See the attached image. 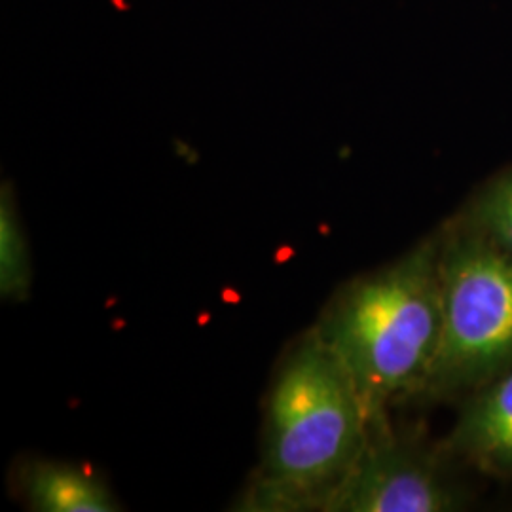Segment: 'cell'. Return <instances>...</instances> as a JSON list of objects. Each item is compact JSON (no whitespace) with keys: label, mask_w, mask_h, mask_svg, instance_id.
<instances>
[{"label":"cell","mask_w":512,"mask_h":512,"mask_svg":"<svg viewBox=\"0 0 512 512\" xmlns=\"http://www.w3.org/2000/svg\"><path fill=\"white\" fill-rule=\"evenodd\" d=\"M446 448L478 469L512 473V365L480 385Z\"/></svg>","instance_id":"5"},{"label":"cell","mask_w":512,"mask_h":512,"mask_svg":"<svg viewBox=\"0 0 512 512\" xmlns=\"http://www.w3.org/2000/svg\"><path fill=\"white\" fill-rule=\"evenodd\" d=\"M370 435L372 421L348 370L308 330L275 372L262 456L238 509L325 511Z\"/></svg>","instance_id":"1"},{"label":"cell","mask_w":512,"mask_h":512,"mask_svg":"<svg viewBox=\"0 0 512 512\" xmlns=\"http://www.w3.org/2000/svg\"><path fill=\"white\" fill-rule=\"evenodd\" d=\"M33 266L27 234L19 219L14 192L8 184L0 194V294L4 300L21 302L31 291Z\"/></svg>","instance_id":"7"},{"label":"cell","mask_w":512,"mask_h":512,"mask_svg":"<svg viewBox=\"0 0 512 512\" xmlns=\"http://www.w3.org/2000/svg\"><path fill=\"white\" fill-rule=\"evenodd\" d=\"M458 507V492L437 459L380 427L372 429L363 456L325 511L440 512Z\"/></svg>","instance_id":"4"},{"label":"cell","mask_w":512,"mask_h":512,"mask_svg":"<svg viewBox=\"0 0 512 512\" xmlns=\"http://www.w3.org/2000/svg\"><path fill=\"white\" fill-rule=\"evenodd\" d=\"M442 234L330 300L311 327L348 370L372 429L385 427L393 401L421 393L439 353Z\"/></svg>","instance_id":"2"},{"label":"cell","mask_w":512,"mask_h":512,"mask_svg":"<svg viewBox=\"0 0 512 512\" xmlns=\"http://www.w3.org/2000/svg\"><path fill=\"white\" fill-rule=\"evenodd\" d=\"M442 336L421 393L480 387L512 365V256L469 224L442 232Z\"/></svg>","instance_id":"3"},{"label":"cell","mask_w":512,"mask_h":512,"mask_svg":"<svg viewBox=\"0 0 512 512\" xmlns=\"http://www.w3.org/2000/svg\"><path fill=\"white\" fill-rule=\"evenodd\" d=\"M465 224L512 256V169L482 190Z\"/></svg>","instance_id":"8"},{"label":"cell","mask_w":512,"mask_h":512,"mask_svg":"<svg viewBox=\"0 0 512 512\" xmlns=\"http://www.w3.org/2000/svg\"><path fill=\"white\" fill-rule=\"evenodd\" d=\"M21 492L38 512H114L118 501L109 488L82 467L31 461L21 471Z\"/></svg>","instance_id":"6"}]
</instances>
